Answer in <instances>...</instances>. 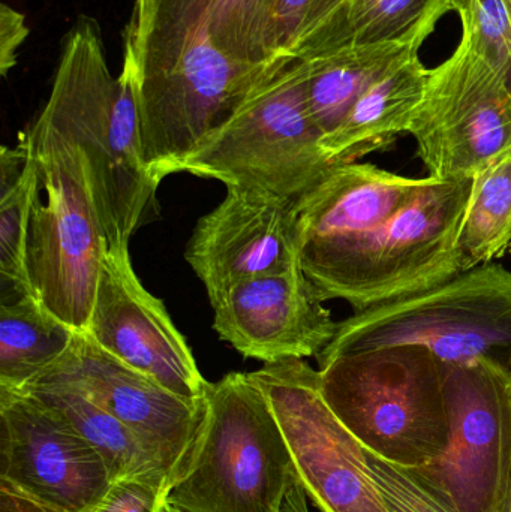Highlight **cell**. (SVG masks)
<instances>
[{
    "label": "cell",
    "mask_w": 511,
    "mask_h": 512,
    "mask_svg": "<svg viewBox=\"0 0 511 512\" xmlns=\"http://www.w3.org/2000/svg\"><path fill=\"white\" fill-rule=\"evenodd\" d=\"M21 391L62 415L101 454L111 480L137 475H165L168 478L161 463L143 447L128 427L71 382L42 375Z\"/></svg>",
    "instance_id": "ffe728a7"
},
{
    "label": "cell",
    "mask_w": 511,
    "mask_h": 512,
    "mask_svg": "<svg viewBox=\"0 0 511 512\" xmlns=\"http://www.w3.org/2000/svg\"><path fill=\"white\" fill-rule=\"evenodd\" d=\"M416 345L441 363H489L511 375V270L491 262L338 322L317 357Z\"/></svg>",
    "instance_id": "5b68a950"
},
{
    "label": "cell",
    "mask_w": 511,
    "mask_h": 512,
    "mask_svg": "<svg viewBox=\"0 0 511 512\" xmlns=\"http://www.w3.org/2000/svg\"><path fill=\"white\" fill-rule=\"evenodd\" d=\"M449 12L458 15L462 30L479 42L511 81V24L506 0H432L420 32L423 42Z\"/></svg>",
    "instance_id": "4316f807"
},
{
    "label": "cell",
    "mask_w": 511,
    "mask_h": 512,
    "mask_svg": "<svg viewBox=\"0 0 511 512\" xmlns=\"http://www.w3.org/2000/svg\"><path fill=\"white\" fill-rule=\"evenodd\" d=\"M507 3V9H509V17H510V24H511V0H506Z\"/></svg>",
    "instance_id": "836d02e7"
},
{
    "label": "cell",
    "mask_w": 511,
    "mask_h": 512,
    "mask_svg": "<svg viewBox=\"0 0 511 512\" xmlns=\"http://www.w3.org/2000/svg\"><path fill=\"white\" fill-rule=\"evenodd\" d=\"M29 141V140H27ZM30 147V146H29ZM39 194V177L30 153L20 177L0 192V274L8 301L33 294L29 274V233L33 207ZM6 303V301H2Z\"/></svg>",
    "instance_id": "d4e9b609"
},
{
    "label": "cell",
    "mask_w": 511,
    "mask_h": 512,
    "mask_svg": "<svg viewBox=\"0 0 511 512\" xmlns=\"http://www.w3.org/2000/svg\"><path fill=\"white\" fill-rule=\"evenodd\" d=\"M249 375L266 393L318 511L387 512L369 474L366 448L327 406L317 369L290 358Z\"/></svg>",
    "instance_id": "30bf717a"
},
{
    "label": "cell",
    "mask_w": 511,
    "mask_h": 512,
    "mask_svg": "<svg viewBox=\"0 0 511 512\" xmlns=\"http://www.w3.org/2000/svg\"><path fill=\"white\" fill-rule=\"evenodd\" d=\"M429 69L411 53L378 78L351 108L344 122L321 138V149L333 164L359 162L386 150L410 132L422 102Z\"/></svg>",
    "instance_id": "ac0fdd59"
},
{
    "label": "cell",
    "mask_w": 511,
    "mask_h": 512,
    "mask_svg": "<svg viewBox=\"0 0 511 512\" xmlns=\"http://www.w3.org/2000/svg\"><path fill=\"white\" fill-rule=\"evenodd\" d=\"M39 117L83 152L108 248L129 246L159 182L144 164L134 71L123 60L122 74L111 75L95 18L80 15L63 38Z\"/></svg>",
    "instance_id": "7a4b0ae2"
},
{
    "label": "cell",
    "mask_w": 511,
    "mask_h": 512,
    "mask_svg": "<svg viewBox=\"0 0 511 512\" xmlns=\"http://www.w3.org/2000/svg\"><path fill=\"white\" fill-rule=\"evenodd\" d=\"M411 53H419L411 42L387 41L345 45L305 59L306 101L321 135L335 131L363 93Z\"/></svg>",
    "instance_id": "d6986e66"
},
{
    "label": "cell",
    "mask_w": 511,
    "mask_h": 512,
    "mask_svg": "<svg viewBox=\"0 0 511 512\" xmlns=\"http://www.w3.org/2000/svg\"><path fill=\"white\" fill-rule=\"evenodd\" d=\"M432 0H348L347 44L405 41L422 47Z\"/></svg>",
    "instance_id": "484cf974"
},
{
    "label": "cell",
    "mask_w": 511,
    "mask_h": 512,
    "mask_svg": "<svg viewBox=\"0 0 511 512\" xmlns=\"http://www.w3.org/2000/svg\"><path fill=\"white\" fill-rule=\"evenodd\" d=\"M111 480L101 454L53 409L0 388V484L63 512H89Z\"/></svg>",
    "instance_id": "4fadbf2b"
},
{
    "label": "cell",
    "mask_w": 511,
    "mask_h": 512,
    "mask_svg": "<svg viewBox=\"0 0 511 512\" xmlns=\"http://www.w3.org/2000/svg\"><path fill=\"white\" fill-rule=\"evenodd\" d=\"M473 179L426 177L375 236L344 301L354 312L432 288L462 273L458 242Z\"/></svg>",
    "instance_id": "7c38bea8"
},
{
    "label": "cell",
    "mask_w": 511,
    "mask_h": 512,
    "mask_svg": "<svg viewBox=\"0 0 511 512\" xmlns=\"http://www.w3.org/2000/svg\"><path fill=\"white\" fill-rule=\"evenodd\" d=\"M276 0H212L204 32L224 59L248 71H270L281 60L275 35Z\"/></svg>",
    "instance_id": "603a6c76"
},
{
    "label": "cell",
    "mask_w": 511,
    "mask_h": 512,
    "mask_svg": "<svg viewBox=\"0 0 511 512\" xmlns=\"http://www.w3.org/2000/svg\"><path fill=\"white\" fill-rule=\"evenodd\" d=\"M450 439L419 468L461 512H503L511 475V375L489 363L444 364Z\"/></svg>",
    "instance_id": "8fae6325"
},
{
    "label": "cell",
    "mask_w": 511,
    "mask_h": 512,
    "mask_svg": "<svg viewBox=\"0 0 511 512\" xmlns=\"http://www.w3.org/2000/svg\"><path fill=\"white\" fill-rule=\"evenodd\" d=\"M425 179L374 164H335L296 201L299 265L324 301L342 300L375 236L422 188Z\"/></svg>",
    "instance_id": "9c48e42d"
},
{
    "label": "cell",
    "mask_w": 511,
    "mask_h": 512,
    "mask_svg": "<svg viewBox=\"0 0 511 512\" xmlns=\"http://www.w3.org/2000/svg\"><path fill=\"white\" fill-rule=\"evenodd\" d=\"M408 134L432 179H473L511 149V81L470 33L429 69Z\"/></svg>",
    "instance_id": "ba28073f"
},
{
    "label": "cell",
    "mask_w": 511,
    "mask_h": 512,
    "mask_svg": "<svg viewBox=\"0 0 511 512\" xmlns=\"http://www.w3.org/2000/svg\"><path fill=\"white\" fill-rule=\"evenodd\" d=\"M212 307L218 336L264 364L317 357L338 330L299 264L237 283Z\"/></svg>",
    "instance_id": "e0dca14e"
},
{
    "label": "cell",
    "mask_w": 511,
    "mask_h": 512,
    "mask_svg": "<svg viewBox=\"0 0 511 512\" xmlns=\"http://www.w3.org/2000/svg\"><path fill=\"white\" fill-rule=\"evenodd\" d=\"M84 333L99 348L177 396L203 399L209 381L164 303L138 279L129 246L108 248Z\"/></svg>",
    "instance_id": "5bb4252c"
},
{
    "label": "cell",
    "mask_w": 511,
    "mask_h": 512,
    "mask_svg": "<svg viewBox=\"0 0 511 512\" xmlns=\"http://www.w3.org/2000/svg\"><path fill=\"white\" fill-rule=\"evenodd\" d=\"M511 249V149L473 177L459 234L462 271L491 264Z\"/></svg>",
    "instance_id": "7402d4cb"
},
{
    "label": "cell",
    "mask_w": 511,
    "mask_h": 512,
    "mask_svg": "<svg viewBox=\"0 0 511 512\" xmlns=\"http://www.w3.org/2000/svg\"><path fill=\"white\" fill-rule=\"evenodd\" d=\"M24 134L39 177L27 251L33 294L84 333L108 251L86 158L39 116Z\"/></svg>",
    "instance_id": "8992f818"
},
{
    "label": "cell",
    "mask_w": 511,
    "mask_h": 512,
    "mask_svg": "<svg viewBox=\"0 0 511 512\" xmlns=\"http://www.w3.org/2000/svg\"><path fill=\"white\" fill-rule=\"evenodd\" d=\"M0 512H63L47 507L35 499L15 492L11 487L0 484Z\"/></svg>",
    "instance_id": "4dcf8cb0"
},
{
    "label": "cell",
    "mask_w": 511,
    "mask_h": 512,
    "mask_svg": "<svg viewBox=\"0 0 511 512\" xmlns=\"http://www.w3.org/2000/svg\"><path fill=\"white\" fill-rule=\"evenodd\" d=\"M503 512H511V475L509 483V492H507L506 504H504Z\"/></svg>",
    "instance_id": "1f68e13d"
},
{
    "label": "cell",
    "mask_w": 511,
    "mask_h": 512,
    "mask_svg": "<svg viewBox=\"0 0 511 512\" xmlns=\"http://www.w3.org/2000/svg\"><path fill=\"white\" fill-rule=\"evenodd\" d=\"M203 405L165 504L180 512H309L278 418L251 375L209 382Z\"/></svg>",
    "instance_id": "3957f363"
},
{
    "label": "cell",
    "mask_w": 511,
    "mask_h": 512,
    "mask_svg": "<svg viewBox=\"0 0 511 512\" xmlns=\"http://www.w3.org/2000/svg\"><path fill=\"white\" fill-rule=\"evenodd\" d=\"M29 35L26 18L17 9L2 3L0 6V74H9L17 65L18 51Z\"/></svg>",
    "instance_id": "f546056e"
},
{
    "label": "cell",
    "mask_w": 511,
    "mask_h": 512,
    "mask_svg": "<svg viewBox=\"0 0 511 512\" xmlns=\"http://www.w3.org/2000/svg\"><path fill=\"white\" fill-rule=\"evenodd\" d=\"M210 3L135 0L123 32L144 162L161 176L177 173L284 63L269 72L248 71L216 54L203 32Z\"/></svg>",
    "instance_id": "6da1fadb"
},
{
    "label": "cell",
    "mask_w": 511,
    "mask_h": 512,
    "mask_svg": "<svg viewBox=\"0 0 511 512\" xmlns=\"http://www.w3.org/2000/svg\"><path fill=\"white\" fill-rule=\"evenodd\" d=\"M167 489L165 475L119 478L89 512H161Z\"/></svg>",
    "instance_id": "f1b7e54d"
},
{
    "label": "cell",
    "mask_w": 511,
    "mask_h": 512,
    "mask_svg": "<svg viewBox=\"0 0 511 512\" xmlns=\"http://www.w3.org/2000/svg\"><path fill=\"white\" fill-rule=\"evenodd\" d=\"M44 375L80 388L137 436L170 484L177 477L200 429L203 399L177 396L99 348L86 333L75 334L71 349Z\"/></svg>",
    "instance_id": "9a60e30c"
},
{
    "label": "cell",
    "mask_w": 511,
    "mask_h": 512,
    "mask_svg": "<svg viewBox=\"0 0 511 512\" xmlns=\"http://www.w3.org/2000/svg\"><path fill=\"white\" fill-rule=\"evenodd\" d=\"M75 334L35 295L0 303V388L32 384L71 349Z\"/></svg>",
    "instance_id": "44dd1931"
},
{
    "label": "cell",
    "mask_w": 511,
    "mask_h": 512,
    "mask_svg": "<svg viewBox=\"0 0 511 512\" xmlns=\"http://www.w3.org/2000/svg\"><path fill=\"white\" fill-rule=\"evenodd\" d=\"M327 406L371 453L422 468L446 451L450 418L443 363L423 346L318 357Z\"/></svg>",
    "instance_id": "277c9868"
},
{
    "label": "cell",
    "mask_w": 511,
    "mask_h": 512,
    "mask_svg": "<svg viewBox=\"0 0 511 512\" xmlns=\"http://www.w3.org/2000/svg\"><path fill=\"white\" fill-rule=\"evenodd\" d=\"M348 0H276L275 35L281 57L311 59L347 44Z\"/></svg>",
    "instance_id": "cb8c5ba5"
},
{
    "label": "cell",
    "mask_w": 511,
    "mask_h": 512,
    "mask_svg": "<svg viewBox=\"0 0 511 512\" xmlns=\"http://www.w3.org/2000/svg\"><path fill=\"white\" fill-rule=\"evenodd\" d=\"M296 203L227 188L224 200L201 216L185 258L216 304L234 285L299 264Z\"/></svg>",
    "instance_id": "2e32d148"
},
{
    "label": "cell",
    "mask_w": 511,
    "mask_h": 512,
    "mask_svg": "<svg viewBox=\"0 0 511 512\" xmlns=\"http://www.w3.org/2000/svg\"><path fill=\"white\" fill-rule=\"evenodd\" d=\"M161 512H180V511L174 510L173 507H170V505L165 504V502H164V505H162Z\"/></svg>",
    "instance_id": "d6a6232c"
},
{
    "label": "cell",
    "mask_w": 511,
    "mask_h": 512,
    "mask_svg": "<svg viewBox=\"0 0 511 512\" xmlns=\"http://www.w3.org/2000/svg\"><path fill=\"white\" fill-rule=\"evenodd\" d=\"M366 460L387 512H461L419 468L396 465L368 450Z\"/></svg>",
    "instance_id": "83f0119b"
},
{
    "label": "cell",
    "mask_w": 511,
    "mask_h": 512,
    "mask_svg": "<svg viewBox=\"0 0 511 512\" xmlns=\"http://www.w3.org/2000/svg\"><path fill=\"white\" fill-rule=\"evenodd\" d=\"M308 66L288 59L233 117L180 165V171L296 203L333 162L306 101Z\"/></svg>",
    "instance_id": "52a82bcc"
}]
</instances>
